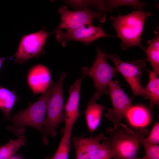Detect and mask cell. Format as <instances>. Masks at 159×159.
<instances>
[{"label":"cell","instance_id":"obj_3","mask_svg":"<svg viewBox=\"0 0 159 159\" xmlns=\"http://www.w3.org/2000/svg\"><path fill=\"white\" fill-rule=\"evenodd\" d=\"M151 14L150 11L146 12L142 7H139L137 11L126 15L119 14L110 17L112 25L117 37L121 40L120 47L122 50L135 46L144 51L146 49L141 43V36L145 19Z\"/></svg>","mask_w":159,"mask_h":159},{"label":"cell","instance_id":"obj_12","mask_svg":"<svg viewBox=\"0 0 159 159\" xmlns=\"http://www.w3.org/2000/svg\"><path fill=\"white\" fill-rule=\"evenodd\" d=\"M51 81L49 70L42 64L33 66L27 72V84L34 95L45 92L51 84Z\"/></svg>","mask_w":159,"mask_h":159},{"label":"cell","instance_id":"obj_23","mask_svg":"<svg viewBox=\"0 0 159 159\" xmlns=\"http://www.w3.org/2000/svg\"><path fill=\"white\" fill-rule=\"evenodd\" d=\"M145 139L141 143L145 150V156L147 159H159V145L151 144Z\"/></svg>","mask_w":159,"mask_h":159},{"label":"cell","instance_id":"obj_9","mask_svg":"<svg viewBox=\"0 0 159 159\" xmlns=\"http://www.w3.org/2000/svg\"><path fill=\"white\" fill-rule=\"evenodd\" d=\"M55 32L56 39L63 47L72 41L81 42L88 45L99 38L115 37L105 32L101 27L92 24L68 29L66 32L59 30Z\"/></svg>","mask_w":159,"mask_h":159},{"label":"cell","instance_id":"obj_21","mask_svg":"<svg viewBox=\"0 0 159 159\" xmlns=\"http://www.w3.org/2000/svg\"><path fill=\"white\" fill-rule=\"evenodd\" d=\"M105 3L107 11L110 12H111L114 9L122 6H131L134 9L148 6L145 2L139 0H105Z\"/></svg>","mask_w":159,"mask_h":159},{"label":"cell","instance_id":"obj_4","mask_svg":"<svg viewBox=\"0 0 159 159\" xmlns=\"http://www.w3.org/2000/svg\"><path fill=\"white\" fill-rule=\"evenodd\" d=\"M105 53L99 47L97 49L95 60L91 67H82L81 73L85 77L87 75L93 80L95 89L93 98L98 100L102 95H108L107 87L119 72L115 67L110 66L107 62Z\"/></svg>","mask_w":159,"mask_h":159},{"label":"cell","instance_id":"obj_10","mask_svg":"<svg viewBox=\"0 0 159 159\" xmlns=\"http://www.w3.org/2000/svg\"><path fill=\"white\" fill-rule=\"evenodd\" d=\"M47 37V33L44 30L24 36L14 56L15 62L22 64L38 55L42 50Z\"/></svg>","mask_w":159,"mask_h":159},{"label":"cell","instance_id":"obj_11","mask_svg":"<svg viewBox=\"0 0 159 159\" xmlns=\"http://www.w3.org/2000/svg\"><path fill=\"white\" fill-rule=\"evenodd\" d=\"M85 77L83 75L77 79L70 87L69 96L64 106L65 127L64 133L71 135L73 125L80 116L79 106L80 91L82 80Z\"/></svg>","mask_w":159,"mask_h":159},{"label":"cell","instance_id":"obj_22","mask_svg":"<svg viewBox=\"0 0 159 159\" xmlns=\"http://www.w3.org/2000/svg\"><path fill=\"white\" fill-rule=\"evenodd\" d=\"M102 140V143L90 159H111L112 158V152L107 137H105Z\"/></svg>","mask_w":159,"mask_h":159},{"label":"cell","instance_id":"obj_25","mask_svg":"<svg viewBox=\"0 0 159 159\" xmlns=\"http://www.w3.org/2000/svg\"><path fill=\"white\" fill-rule=\"evenodd\" d=\"M6 59V58H2L0 57V71L4 60Z\"/></svg>","mask_w":159,"mask_h":159},{"label":"cell","instance_id":"obj_7","mask_svg":"<svg viewBox=\"0 0 159 159\" xmlns=\"http://www.w3.org/2000/svg\"><path fill=\"white\" fill-rule=\"evenodd\" d=\"M58 12L61 15V21L54 32L62 29L67 30L91 24L93 20L95 19H98L102 23L106 20L105 13L95 11L88 7L71 11L64 5L59 9Z\"/></svg>","mask_w":159,"mask_h":159},{"label":"cell","instance_id":"obj_15","mask_svg":"<svg viewBox=\"0 0 159 159\" xmlns=\"http://www.w3.org/2000/svg\"><path fill=\"white\" fill-rule=\"evenodd\" d=\"M126 117L132 125L141 128L150 123L151 117L149 110L145 107L140 105L133 106Z\"/></svg>","mask_w":159,"mask_h":159},{"label":"cell","instance_id":"obj_20","mask_svg":"<svg viewBox=\"0 0 159 159\" xmlns=\"http://www.w3.org/2000/svg\"><path fill=\"white\" fill-rule=\"evenodd\" d=\"M71 135L63 133L58 147L54 154L46 159H68L70 149Z\"/></svg>","mask_w":159,"mask_h":159},{"label":"cell","instance_id":"obj_8","mask_svg":"<svg viewBox=\"0 0 159 159\" xmlns=\"http://www.w3.org/2000/svg\"><path fill=\"white\" fill-rule=\"evenodd\" d=\"M108 95L110 96L112 108L108 109L105 116L116 127L120 121L126 117L129 110L133 106L132 98L124 92L119 81H111L108 86Z\"/></svg>","mask_w":159,"mask_h":159},{"label":"cell","instance_id":"obj_14","mask_svg":"<svg viewBox=\"0 0 159 159\" xmlns=\"http://www.w3.org/2000/svg\"><path fill=\"white\" fill-rule=\"evenodd\" d=\"M105 108L103 105L97 104L93 97L90 98L84 113L87 125L91 135L98 126Z\"/></svg>","mask_w":159,"mask_h":159},{"label":"cell","instance_id":"obj_16","mask_svg":"<svg viewBox=\"0 0 159 159\" xmlns=\"http://www.w3.org/2000/svg\"><path fill=\"white\" fill-rule=\"evenodd\" d=\"M19 99L15 91L0 86V109L3 113L4 118L11 116L13 107Z\"/></svg>","mask_w":159,"mask_h":159},{"label":"cell","instance_id":"obj_17","mask_svg":"<svg viewBox=\"0 0 159 159\" xmlns=\"http://www.w3.org/2000/svg\"><path fill=\"white\" fill-rule=\"evenodd\" d=\"M154 33L155 37L148 42V47L144 51L147 57V60L152 67V71L158 75L159 74V33L156 30Z\"/></svg>","mask_w":159,"mask_h":159},{"label":"cell","instance_id":"obj_24","mask_svg":"<svg viewBox=\"0 0 159 159\" xmlns=\"http://www.w3.org/2000/svg\"><path fill=\"white\" fill-rule=\"evenodd\" d=\"M147 138L145 140L153 145H158L159 143V122H155L152 129Z\"/></svg>","mask_w":159,"mask_h":159},{"label":"cell","instance_id":"obj_5","mask_svg":"<svg viewBox=\"0 0 159 159\" xmlns=\"http://www.w3.org/2000/svg\"><path fill=\"white\" fill-rule=\"evenodd\" d=\"M66 72L60 74L59 80L48 99L47 107L46 117L43 122L44 132L46 135L54 137L57 133L58 127L64 121L63 99V83L67 76Z\"/></svg>","mask_w":159,"mask_h":159},{"label":"cell","instance_id":"obj_27","mask_svg":"<svg viewBox=\"0 0 159 159\" xmlns=\"http://www.w3.org/2000/svg\"><path fill=\"white\" fill-rule=\"evenodd\" d=\"M133 159H147L146 158H145V157L144 156L143 158H139L138 157H136V158Z\"/></svg>","mask_w":159,"mask_h":159},{"label":"cell","instance_id":"obj_1","mask_svg":"<svg viewBox=\"0 0 159 159\" xmlns=\"http://www.w3.org/2000/svg\"><path fill=\"white\" fill-rule=\"evenodd\" d=\"M55 84V82H52L46 91L42 94L36 102L30 103L26 109L19 111L9 118H4L12 123L7 126L8 130L19 136L24 133L25 126L32 127L41 133L44 144L47 145L48 140L44 132L43 122L46 113L48 100Z\"/></svg>","mask_w":159,"mask_h":159},{"label":"cell","instance_id":"obj_18","mask_svg":"<svg viewBox=\"0 0 159 159\" xmlns=\"http://www.w3.org/2000/svg\"><path fill=\"white\" fill-rule=\"evenodd\" d=\"M149 74V82L144 88L149 99V107H153L159 104V79L155 73L149 69H146Z\"/></svg>","mask_w":159,"mask_h":159},{"label":"cell","instance_id":"obj_13","mask_svg":"<svg viewBox=\"0 0 159 159\" xmlns=\"http://www.w3.org/2000/svg\"><path fill=\"white\" fill-rule=\"evenodd\" d=\"M105 137L102 133L90 138L74 136L72 142L76 150L75 159H90L100 147V141Z\"/></svg>","mask_w":159,"mask_h":159},{"label":"cell","instance_id":"obj_19","mask_svg":"<svg viewBox=\"0 0 159 159\" xmlns=\"http://www.w3.org/2000/svg\"><path fill=\"white\" fill-rule=\"evenodd\" d=\"M27 142L26 136L23 135L14 140L11 139L7 143L0 147V159H8L12 156Z\"/></svg>","mask_w":159,"mask_h":159},{"label":"cell","instance_id":"obj_26","mask_svg":"<svg viewBox=\"0 0 159 159\" xmlns=\"http://www.w3.org/2000/svg\"><path fill=\"white\" fill-rule=\"evenodd\" d=\"M8 159H21V158L17 156H12Z\"/></svg>","mask_w":159,"mask_h":159},{"label":"cell","instance_id":"obj_2","mask_svg":"<svg viewBox=\"0 0 159 159\" xmlns=\"http://www.w3.org/2000/svg\"><path fill=\"white\" fill-rule=\"evenodd\" d=\"M107 139L114 159L136 158L140 143L149 135L147 129L141 128L134 132L125 125L119 123L116 127L106 130Z\"/></svg>","mask_w":159,"mask_h":159},{"label":"cell","instance_id":"obj_6","mask_svg":"<svg viewBox=\"0 0 159 159\" xmlns=\"http://www.w3.org/2000/svg\"><path fill=\"white\" fill-rule=\"evenodd\" d=\"M105 54L107 58L113 62L118 72L129 84L133 97L141 96L144 99H148L146 92L142 87L140 80L142 70L145 66L147 59L125 62L120 59L116 54L107 53H105Z\"/></svg>","mask_w":159,"mask_h":159}]
</instances>
